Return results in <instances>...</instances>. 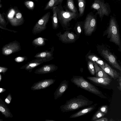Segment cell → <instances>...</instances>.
<instances>
[{
	"label": "cell",
	"mask_w": 121,
	"mask_h": 121,
	"mask_svg": "<svg viewBox=\"0 0 121 121\" xmlns=\"http://www.w3.org/2000/svg\"><path fill=\"white\" fill-rule=\"evenodd\" d=\"M63 1V0H51L47 3L44 10H52L54 7L61 4Z\"/></svg>",
	"instance_id": "cell-22"
},
{
	"label": "cell",
	"mask_w": 121,
	"mask_h": 121,
	"mask_svg": "<svg viewBox=\"0 0 121 121\" xmlns=\"http://www.w3.org/2000/svg\"><path fill=\"white\" fill-rule=\"evenodd\" d=\"M68 84L65 80L62 81L54 93V99L56 100L61 97L67 89Z\"/></svg>",
	"instance_id": "cell-14"
},
{
	"label": "cell",
	"mask_w": 121,
	"mask_h": 121,
	"mask_svg": "<svg viewBox=\"0 0 121 121\" xmlns=\"http://www.w3.org/2000/svg\"><path fill=\"white\" fill-rule=\"evenodd\" d=\"M45 121H55L53 120H51L46 119L45 120Z\"/></svg>",
	"instance_id": "cell-41"
},
{
	"label": "cell",
	"mask_w": 121,
	"mask_h": 121,
	"mask_svg": "<svg viewBox=\"0 0 121 121\" xmlns=\"http://www.w3.org/2000/svg\"><path fill=\"white\" fill-rule=\"evenodd\" d=\"M8 69V68L4 67H0V73H4Z\"/></svg>",
	"instance_id": "cell-36"
},
{
	"label": "cell",
	"mask_w": 121,
	"mask_h": 121,
	"mask_svg": "<svg viewBox=\"0 0 121 121\" xmlns=\"http://www.w3.org/2000/svg\"><path fill=\"white\" fill-rule=\"evenodd\" d=\"M78 6L79 12V17H82L84 14L85 10L86 1L85 0H78Z\"/></svg>",
	"instance_id": "cell-26"
},
{
	"label": "cell",
	"mask_w": 121,
	"mask_h": 121,
	"mask_svg": "<svg viewBox=\"0 0 121 121\" xmlns=\"http://www.w3.org/2000/svg\"><path fill=\"white\" fill-rule=\"evenodd\" d=\"M2 6V5L1 4H0V8H1Z\"/></svg>",
	"instance_id": "cell-45"
},
{
	"label": "cell",
	"mask_w": 121,
	"mask_h": 121,
	"mask_svg": "<svg viewBox=\"0 0 121 121\" xmlns=\"http://www.w3.org/2000/svg\"><path fill=\"white\" fill-rule=\"evenodd\" d=\"M26 57H18L15 59V60L16 62H20L23 61L25 60Z\"/></svg>",
	"instance_id": "cell-35"
},
{
	"label": "cell",
	"mask_w": 121,
	"mask_h": 121,
	"mask_svg": "<svg viewBox=\"0 0 121 121\" xmlns=\"http://www.w3.org/2000/svg\"><path fill=\"white\" fill-rule=\"evenodd\" d=\"M91 7L97 11L95 15H99L101 21L104 16H108L111 12L108 3H105L104 0H95L92 4Z\"/></svg>",
	"instance_id": "cell-4"
},
{
	"label": "cell",
	"mask_w": 121,
	"mask_h": 121,
	"mask_svg": "<svg viewBox=\"0 0 121 121\" xmlns=\"http://www.w3.org/2000/svg\"><path fill=\"white\" fill-rule=\"evenodd\" d=\"M59 39L65 43H71L75 42L79 38L76 34L69 30L66 31L62 34L59 32L56 34Z\"/></svg>",
	"instance_id": "cell-8"
},
{
	"label": "cell",
	"mask_w": 121,
	"mask_h": 121,
	"mask_svg": "<svg viewBox=\"0 0 121 121\" xmlns=\"http://www.w3.org/2000/svg\"><path fill=\"white\" fill-rule=\"evenodd\" d=\"M44 62L41 59H36L28 63L22 67L23 68L28 71L30 72H32L33 69Z\"/></svg>",
	"instance_id": "cell-16"
},
{
	"label": "cell",
	"mask_w": 121,
	"mask_h": 121,
	"mask_svg": "<svg viewBox=\"0 0 121 121\" xmlns=\"http://www.w3.org/2000/svg\"><path fill=\"white\" fill-rule=\"evenodd\" d=\"M55 80L49 79L43 80L35 83L31 87V90L35 91L46 88L53 84Z\"/></svg>",
	"instance_id": "cell-11"
},
{
	"label": "cell",
	"mask_w": 121,
	"mask_h": 121,
	"mask_svg": "<svg viewBox=\"0 0 121 121\" xmlns=\"http://www.w3.org/2000/svg\"><path fill=\"white\" fill-rule=\"evenodd\" d=\"M12 99L11 95L9 94L5 100V102L7 104H9L11 103Z\"/></svg>",
	"instance_id": "cell-33"
},
{
	"label": "cell",
	"mask_w": 121,
	"mask_h": 121,
	"mask_svg": "<svg viewBox=\"0 0 121 121\" xmlns=\"http://www.w3.org/2000/svg\"><path fill=\"white\" fill-rule=\"evenodd\" d=\"M0 28L1 29H3V30H8V31H10L11 32H16V31H15L14 30H9V29H8L7 28H5L4 27H3V26H2L0 25Z\"/></svg>",
	"instance_id": "cell-38"
},
{
	"label": "cell",
	"mask_w": 121,
	"mask_h": 121,
	"mask_svg": "<svg viewBox=\"0 0 121 121\" xmlns=\"http://www.w3.org/2000/svg\"><path fill=\"white\" fill-rule=\"evenodd\" d=\"M119 84H120V90L121 89V75L119 77Z\"/></svg>",
	"instance_id": "cell-40"
},
{
	"label": "cell",
	"mask_w": 121,
	"mask_h": 121,
	"mask_svg": "<svg viewBox=\"0 0 121 121\" xmlns=\"http://www.w3.org/2000/svg\"><path fill=\"white\" fill-rule=\"evenodd\" d=\"M94 121H108V120L106 117H103L94 120Z\"/></svg>",
	"instance_id": "cell-37"
},
{
	"label": "cell",
	"mask_w": 121,
	"mask_h": 121,
	"mask_svg": "<svg viewBox=\"0 0 121 121\" xmlns=\"http://www.w3.org/2000/svg\"><path fill=\"white\" fill-rule=\"evenodd\" d=\"M9 21L12 25L17 26L22 25L24 22V19L22 13L18 12L16 13L14 17Z\"/></svg>",
	"instance_id": "cell-19"
},
{
	"label": "cell",
	"mask_w": 121,
	"mask_h": 121,
	"mask_svg": "<svg viewBox=\"0 0 121 121\" xmlns=\"http://www.w3.org/2000/svg\"><path fill=\"white\" fill-rule=\"evenodd\" d=\"M1 2V0H0V3Z\"/></svg>",
	"instance_id": "cell-46"
},
{
	"label": "cell",
	"mask_w": 121,
	"mask_h": 121,
	"mask_svg": "<svg viewBox=\"0 0 121 121\" xmlns=\"http://www.w3.org/2000/svg\"><path fill=\"white\" fill-rule=\"evenodd\" d=\"M1 79V77L0 74V81Z\"/></svg>",
	"instance_id": "cell-43"
},
{
	"label": "cell",
	"mask_w": 121,
	"mask_h": 121,
	"mask_svg": "<svg viewBox=\"0 0 121 121\" xmlns=\"http://www.w3.org/2000/svg\"><path fill=\"white\" fill-rule=\"evenodd\" d=\"M99 66L106 73L108 74L114 79H116L119 77L120 74L112 69L105 62L104 66Z\"/></svg>",
	"instance_id": "cell-15"
},
{
	"label": "cell",
	"mask_w": 121,
	"mask_h": 121,
	"mask_svg": "<svg viewBox=\"0 0 121 121\" xmlns=\"http://www.w3.org/2000/svg\"><path fill=\"white\" fill-rule=\"evenodd\" d=\"M6 90L2 88H0V93H2Z\"/></svg>",
	"instance_id": "cell-39"
},
{
	"label": "cell",
	"mask_w": 121,
	"mask_h": 121,
	"mask_svg": "<svg viewBox=\"0 0 121 121\" xmlns=\"http://www.w3.org/2000/svg\"><path fill=\"white\" fill-rule=\"evenodd\" d=\"M0 121H4L2 119L0 118Z\"/></svg>",
	"instance_id": "cell-44"
},
{
	"label": "cell",
	"mask_w": 121,
	"mask_h": 121,
	"mask_svg": "<svg viewBox=\"0 0 121 121\" xmlns=\"http://www.w3.org/2000/svg\"><path fill=\"white\" fill-rule=\"evenodd\" d=\"M83 30L86 36H90L95 31L96 28V15L91 12L87 15L84 21Z\"/></svg>",
	"instance_id": "cell-5"
},
{
	"label": "cell",
	"mask_w": 121,
	"mask_h": 121,
	"mask_svg": "<svg viewBox=\"0 0 121 121\" xmlns=\"http://www.w3.org/2000/svg\"><path fill=\"white\" fill-rule=\"evenodd\" d=\"M66 5L69 11L74 13L79 14L78 10L74 5L73 0H67Z\"/></svg>",
	"instance_id": "cell-27"
},
{
	"label": "cell",
	"mask_w": 121,
	"mask_h": 121,
	"mask_svg": "<svg viewBox=\"0 0 121 121\" xmlns=\"http://www.w3.org/2000/svg\"><path fill=\"white\" fill-rule=\"evenodd\" d=\"M71 81L78 86L90 92L96 94H100V92L99 90L82 77H74L71 79Z\"/></svg>",
	"instance_id": "cell-6"
},
{
	"label": "cell",
	"mask_w": 121,
	"mask_h": 121,
	"mask_svg": "<svg viewBox=\"0 0 121 121\" xmlns=\"http://www.w3.org/2000/svg\"><path fill=\"white\" fill-rule=\"evenodd\" d=\"M109 121H114L112 118H111Z\"/></svg>",
	"instance_id": "cell-42"
},
{
	"label": "cell",
	"mask_w": 121,
	"mask_h": 121,
	"mask_svg": "<svg viewBox=\"0 0 121 121\" xmlns=\"http://www.w3.org/2000/svg\"><path fill=\"white\" fill-rule=\"evenodd\" d=\"M101 54L113 67L121 71V66L117 63L115 57L108 49H106L105 48L102 49Z\"/></svg>",
	"instance_id": "cell-9"
},
{
	"label": "cell",
	"mask_w": 121,
	"mask_h": 121,
	"mask_svg": "<svg viewBox=\"0 0 121 121\" xmlns=\"http://www.w3.org/2000/svg\"><path fill=\"white\" fill-rule=\"evenodd\" d=\"M50 14V12L47 13L37 22L32 30L33 34L35 35L40 33L46 29Z\"/></svg>",
	"instance_id": "cell-7"
},
{
	"label": "cell",
	"mask_w": 121,
	"mask_h": 121,
	"mask_svg": "<svg viewBox=\"0 0 121 121\" xmlns=\"http://www.w3.org/2000/svg\"><path fill=\"white\" fill-rule=\"evenodd\" d=\"M0 24L4 26H5L6 24V22L4 18L0 13Z\"/></svg>",
	"instance_id": "cell-34"
},
{
	"label": "cell",
	"mask_w": 121,
	"mask_h": 121,
	"mask_svg": "<svg viewBox=\"0 0 121 121\" xmlns=\"http://www.w3.org/2000/svg\"><path fill=\"white\" fill-rule=\"evenodd\" d=\"M54 50V47H53L51 48L50 51L46 50L38 53L36 54L34 57L36 59H42L44 62L49 61L54 58L53 56Z\"/></svg>",
	"instance_id": "cell-12"
},
{
	"label": "cell",
	"mask_w": 121,
	"mask_h": 121,
	"mask_svg": "<svg viewBox=\"0 0 121 121\" xmlns=\"http://www.w3.org/2000/svg\"><path fill=\"white\" fill-rule=\"evenodd\" d=\"M58 21L63 29L66 31L71 29L69 27L70 22L72 20H76L79 17V14L72 12L63 8L61 4L56 7Z\"/></svg>",
	"instance_id": "cell-1"
},
{
	"label": "cell",
	"mask_w": 121,
	"mask_h": 121,
	"mask_svg": "<svg viewBox=\"0 0 121 121\" xmlns=\"http://www.w3.org/2000/svg\"><path fill=\"white\" fill-rule=\"evenodd\" d=\"M0 112L6 118H11L13 115L5 103L0 99Z\"/></svg>",
	"instance_id": "cell-18"
},
{
	"label": "cell",
	"mask_w": 121,
	"mask_h": 121,
	"mask_svg": "<svg viewBox=\"0 0 121 121\" xmlns=\"http://www.w3.org/2000/svg\"><path fill=\"white\" fill-rule=\"evenodd\" d=\"M95 105H94L83 109L72 115L70 116L69 118H76L87 114L93 111L95 108Z\"/></svg>",
	"instance_id": "cell-20"
},
{
	"label": "cell",
	"mask_w": 121,
	"mask_h": 121,
	"mask_svg": "<svg viewBox=\"0 0 121 121\" xmlns=\"http://www.w3.org/2000/svg\"><path fill=\"white\" fill-rule=\"evenodd\" d=\"M21 49L20 45L16 42H13L4 46L2 49V52L5 55H8L18 52Z\"/></svg>",
	"instance_id": "cell-10"
},
{
	"label": "cell",
	"mask_w": 121,
	"mask_h": 121,
	"mask_svg": "<svg viewBox=\"0 0 121 121\" xmlns=\"http://www.w3.org/2000/svg\"><path fill=\"white\" fill-rule=\"evenodd\" d=\"M88 58L93 62H95L98 64L99 66H104V65L105 62L95 55H89L88 56Z\"/></svg>",
	"instance_id": "cell-28"
},
{
	"label": "cell",
	"mask_w": 121,
	"mask_h": 121,
	"mask_svg": "<svg viewBox=\"0 0 121 121\" xmlns=\"http://www.w3.org/2000/svg\"><path fill=\"white\" fill-rule=\"evenodd\" d=\"M93 103L92 101L85 98H74L67 101L65 104L60 106V108L62 112H67L89 106Z\"/></svg>",
	"instance_id": "cell-3"
},
{
	"label": "cell",
	"mask_w": 121,
	"mask_h": 121,
	"mask_svg": "<svg viewBox=\"0 0 121 121\" xmlns=\"http://www.w3.org/2000/svg\"><path fill=\"white\" fill-rule=\"evenodd\" d=\"M95 70L96 77L98 78H109L108 75L95 62H93Z\"/></svg>",
	"instance_id": "cell-21"
},
{
	"label": "cell",
	"mask_w": 121,
	"mask_h": 121,
	"mask_svg": "<svg viewBox=\"0 0 121 121\" xmlns=\"http://www.w3.org/2000/svg\"><path fill=\"white\" fill-rule=\"evenodd\" d=\"M105 115V114L99 110L93 116L92 120L93 121H94L98 119L99 118L104 117Z\"/></svg>",
	"instance_id": "cell-31"
},
{
	"label": "cell",
	"mask_w": 121,
	"mask_h": 121,
	"mask_svg": "<svg viewBox=\"0 0 121 121\" xmlns=\"http://www.w3.org/2000/svg\"><path fill=\"white\" fill-rule=\"evenodd\" d=\"M24 4L29 10L32 11L34 9L35 4L33 2L30 1H27L24 2Z\"/></svg>",
	"instance_id": "cell-30"
},
{
	"label": "cell",
	"mask_w": 121,
	"mask_h": 121,
	"mask_svg": "<svg viewBox=\"0 0 121 121\" xmlns=\"http://www.w3.org/2000/svg\"><path fill=\"white\" fill-rule=\"evenodd\" d=\"M93 62L89 60L88 62V67L89 70L92 75H94L95 73Z\"/></svg>",
	"instance_id": "cell-29"
},
{
	"label": "cell",
	"mask_w": 121,
	"mask_h": 121,
	"mask_svg": "<svg viewBox=\"0 0 121 121\" xmlns=\"http://www.w3.org/2000/svg\"><path fill=\"white\" fill-rule=\"evenodd\" d=\"M87 78L94 82L99 84L107 85L110 84L112 80L109 78H98L88 77Z\"/></svg>",
	"instance_id": "cell-17"
},
{
	"label": "cell",
	"mask_w": 121,
	"mask_h": 121,
	"mask_svg": "<svg viewBox=\"0 0 121 121\" xmlns=\"http://www.w3.org/2000/svg\"><path fill=\"white\" fill-rule=\"evenodd\" d=\"M58 68L57 66L53 64L46 65L36 69L34 72L37 74H45L52 72L56 70Z\"/></svg>",
	"instance_id": "cell-13"
},
{
	"label": "cell",
	"mask_w": 121,
	"mask_h": 121,
	"mask_svg": "<svg viewBox=\"0 0 121 121\" xmlns=\"http://www.w3.org/2000/svg\"><path fill=\"white\" fill-rule=\"evenodd\" d=\"M106 35L110 42L118 46L121 50V42L119 27L116 19L112 16H110L108 26L104 32L103 36Z\"/></svg>",
	"instance_id": "cell-2"
},
{
	"label": "cell",
	"mask_w": 121,
	"mask_h": 121,
	"mask_svg": "<svg viewBox=\"0 0 121 121\" xmlns=\"http://www.w3.org/2000/svg\"><path fill=\"white\" fill-rule=\"evenodd\" d=\"M52 10L53 12L52 17V27L53 29L56 30L58 28L59 24L56 7L53 8Z\"/></svg>",
	"instance_id": "cell-23"
},
{
	"label": "cell",
	"mask_w": 121,
	"mask_h": 121,
	"mask_svg": "<svg viewBox=\"0 0 121 121\" xmlns=\"http://www.w3.org/2000/svg\"><path fill=\"white\" fill-rule=\"evenodd\" d=\"M48 40L45 38L39 37L34 39L32 42V44L36 47L41 46L45 44V41Z\"/></svg>",
	"instance_id": "cell-25"
},
{
	"label": "cell",
	"mask_w": 121,
	"mask_h": 121,
	"mask_svg": "<svg viewBox=\"0 0 121 121\" xmlns=\"http://www.w3.org/2000/svg\"><path fill=\"white\" fill-rule=\"evenodd\" d=\"M84 22V21L77 22L74 28L76 34L79 37L83 30Z\"/></svg>",
	"instance_id": "cell-24"
},
{
	"label": "cell",
	"mask_w": 121,
	"mask_h": 121,
	"mask_svg": "<svg viewBox=\"0 0 121 121\" xmlns=\"http://www.w3.org/2000/svg\"><path fill=\"white\" fill-rule=\"evenodd\" d=\"M108 110V107L106 105H104L101 106L99 110L101 112L105 115L107 113Z\"/></svg>",
	"instance_id": "cell-32"
}]
</instances>
